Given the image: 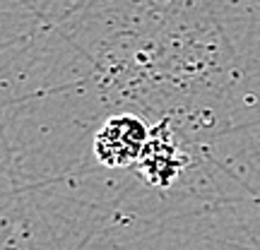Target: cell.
Here are the masks:
<instances>
[{
    "mask_svg": "<svg viewBox=\"0 0 260 250\" xmlns=\"http://www.w3.org/2000/svg\"><path fill=\"white\" fill-rule=\"evenodd\" d=\"M183 164H186V157L176 147V142L169 132V125L161 123L159 128L149 132L147 145L142 149V157L138 159L140 173L154 186H169L181 173Z\"/></svg>",
    "mask_w": 260,
    "mask_h": 250,
    "instance_id": "cell-2",
    "label": "cell"
},
{
    "mask_svg": "<svg viewBox=\"0 0 260 250\" xmlns=\"http://www.w3.org/2000/svg\"><path fill=\"white\" fill-rule=\"evenodd\" d=\"M149 139V130L135 116H113L96 132L94 152L96 159L111 168L130 166L142 157Z\"/></svg>",
    "mask_w": 260,
    "mask_h": 250,
    "instance_id": "cell-1",
    "label": "cell"
}]
</instances>
